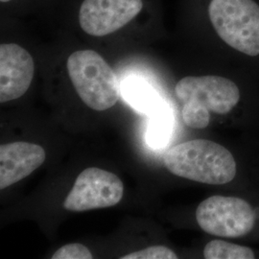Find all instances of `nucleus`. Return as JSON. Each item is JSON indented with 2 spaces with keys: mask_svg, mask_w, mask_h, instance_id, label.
<instances>
[{
  "mask_svg": "<svg viewBox=\"0 0 259 259\" xmlns=\"http://www.w3.org/2000/svg\"><path fill=\"white\" fill-rule=\"evenodd\" d=\"M164 164L174 175L206 185L229 184L236 175L232 153L206 139H194L168 149Z\"/></svg>",
  "mask_w": 259,
  "mask_h": 259,
  "instance_id": "nucleus-1",
  "label": "nucleus"
},
{
  "mask_svg": "<svg viewBox=\"0 0 259 259\" xmlns=\"http://www.w3.org/2000/svg\"><path fill=\"white\" fill-rule=\"evenodd\" d=\"M177 98L192 103L217 114L232 111L240 99L238 87L230 79L220 76H188L175 87Z\"/></svg>",
  "mask_w": 259,
  "mask_h": 259,
  "instance_id": "nucleus-6",
  "label": "nucleus"
},
{
  "mask_svg": "<svg viewBox=\"0 0 259 259\" xmlns=\"http://www.w3.org/2000/svg\"><path fill=\"white\" fill-rule=\"evenodd\" d=\"M11 0H1V2H9Z\"/></svg>",
  "mask_w": 259,
  "mask_h": 259,
  "instance_id": "nucleus-16",
  "label": "nucleus"
},
{
  "mask_svg": "<svg viewBox=\"0 0 259 259\" xmlns=\"http://www.w3.org/2000/svg\"><path fill=\"white\" fill-rule=\"evenodd\" d=\"M66 68L81 100L94 111L111 109L119 99L120 84L102 56L93 50H79L68 57Z\"/></svg>",
  "mask_w": 259,
  "mask_h": 259,
  "instance_id": "nucleus-2",
  "label": "nucleus"
},
{
  "mask_svg": "<svg viewBox=\"0 0 259 259\" xmlns=\"http://www.w3.org/2000/svg\"><path fill=\"white\" fill-rule=\"evenodd\" d=\"M147 130V142L152 148H160L167 143L170 135V118L161 107L154 111Z\"/></svg>",
  "mask_w": 259,
  "mask_h": 259,
  "instance_id": "nucleus-12",
  "label": "nucleus"
},
{
  "mask_svg": "<svg viewBox=\"0 0 259 259\" xmlns=\"http://www.w3.org/2000/svg\"><path fill=\"white\" fill-rule=\"evenodd\" d=\"M41 146L17 141L0 146V189H5L25 179L46 160Z\"/></svg>",
  "mask_w": 259,
  "mask_h": 259,
  "instance_id": "nucleus-9",
  "label": "nucleus"
},
{
  "mask_svg": "<svg viewBox=\"0 0 259 259\" xmlns=\"http://www.w3.org/2000/svg\"><path fill=\"white\" fill-rule=\"evenodd\" d=\"M255 211L245 200L215 195L198 205L196 219L204 232L225 238L248 234L255 224Z\"/></svg>",
  "mask_w": 259,
  "mask_h": 259,
  "instance_id": "nucleus-4",
  "label": "nucleus"
},
{
  "mask_svg": "<svg viewBox=\"0 0 259 259\" xmlns=\"http://www.w3.org/2000/svg\"><path fill=\"white\" fill-rule=\"evenodd\" d=\"M206 259H253L254 253L250 248L223 240L208 242L204 250Z\"/></svg>",
  "mask_w": 259,
  "mask_h": 259,
  "instance_id": "nucleus-11",
  "label": "nucleus"
},
{
  "mask_svg": "<svg viewBox=\"0 0 259 259\" xmlns=\"http://www.w3.org/2000/svg\"><path fill=\"white\" fill-rule=\"evenodd\" d=\"M142 8V0H83L79 21L87 34L103 37L127 25Z\"/></svg>",
  "mask_w": 259,
  "mask_h": 259,
  "instance_id": "nucleus-7",
  "label": "nucleus"
},
{
  "mask_svg": "<svg viewBox=\"0 0 259 259\" xmlns=\"http://www.w3.org/2000/svg\"><path fill=\"white\" fill-rule=\"evenodd\" d=\"M208 15L227 45L246 55H258L259 6L253 0H211Z\"/></svg>",
  "mask_w": 259,
  "mask_h": 259,
  "instance_id": "nucleus-3",
  "label": "nucleus"
},
{
  "mask_svg": "<svg viewBox=\"0 0 259 259\" xmlns=\"http://www.w3.org/2000/svg\"><path fill=\"white\" fill-rule=\"evenodd\" d=\"M35 63L26 49L16 44L0 46V102L19 99L34 78Z\"/></svg>",
  "mask_w": 259,
  "mask_h": 259,
  "instance_id": "nucleus-8",
  "label": "nucleus"
},
{
  "mask_svg": "<svg viewBox=\"0 0 259 259\" xmlns=\"http://www.w3.org/2000/svg\"><path fill=\"white\" fill-rule=\"evenodd\" d=\"M182 117L186 126L193 129H204L210 122L209 111L192 103H184Z\"/></svg>",
  "mask_w": 259,
  "mask_h": 259,
  "instance_id": "nucleus-13",
  "label": "nucleus"
},
{
  "mask_svg": "<svg viewBox=\"0 0 259 259\" xmlns=\"http://www.w3.org/2000/svg\"><path fill=\"white\" fill-rule=\"evenodd\" d=\"M121 259H176V253L164 246H153L126 254Z\"/></svg>",
  "mask_w": 259,
  "mask_h": 259,
  "instance_id": "nucleus-14",
  "label": "nucleus"
},
{
  "mask_svg": "<svg viewBox=\"0 0 259 259\" xmlns=\"http://www.w3.org/2000/svg\"><path fill=\"white\" fill-rule=\"evenodd\" d=\"M123 194L124 185L118 177L107 170L91 167L77 177L64 206L75 212L111 207L120 202Z\"/></svg>",
  "mask_w": 259,
  "mask_h": 259,
  "instance_id": "nucleus-5",
  "label": "nucleus"
},
{
  "mask_svg": "<svg viewBox=\"0 0 259 259\" xmlns=\"http://www.w3.org/2000/svg\"><path fill=\"white\" fill-rule=\"evenodd\" d=\"M124 98L137 110L153 113L160 107L159 97L150 83L139 77L126 79L120 88Z\"/></svg>",
  "mask_w": 259,
  "mask_h": 259,
  "instance_id": "nucleus-10",
  "label": "nucleus"
},
{
  "mask_svg": "<svg viewBox=\"0 0 259 259\" xmlns=\"http://www.w3.org/2000/svg\"><path fill=\"white\" fill-rule=\"evenodd\" d=\"M92 251L85 246L79 243H72L63 246L56 250L52 259H92Z\"/></svg>",
  "mask_w": 259,
  "mask_h": 259,
  "instance_id": "nucleus-15",
  "label": "nucleus"
}]
</instances>
